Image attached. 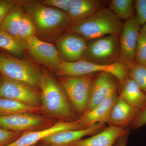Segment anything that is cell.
<instances>
[{
	"mask_svg": "<svg viewBox=\"0 0 146 146\" xmlns=\"http://www.w3.org/2000/svg\"><path fill=\"white\" fill-rule=\"evenodd\" d=\"M27 48V44L0 29V49L13 55L20 56L23 55Z\"/></svg>",
	"mask_w": 146,
	"mask_h": 146,
	"instance_id": "obj_23",
	"label": "cell"
},
{
	"mask_svg": "<svg viewBox=\"0 0 146 146\" xmlns=\"http://www.w3.org/2000/svg\"><path fill=\"white\" fill-rule=\"evenodd\" d=\"M141 28L135 16L125 22L119 35V61L128 65L135 61L136 45Z\"/></svg>",
	"mask_w": 146,
	"mask_h": 146,
	"instance_id": "obj_13",
	"label": "cell"
},
{
	"mask_svg": "<svg viewBox=\"0 0 146 146\" xmlns=\"http://www.w3.org/2000/svg\"><path fill=\"white\" fill-rule=\"evenodd\" d=\"M18 35L20 40L26 44L29 40L35 36V29L33 23L24 10L21 16Z\"/></svg>",
	"mask_w": 146,
	"mask_h": 146,
	"instance_id": "obj_26",
	"label": "cell"
},
{
	"mask_svg": "<svg viewBox=\"0 0 146 146\" xmlns=\"http://www.w3.org/2000/svg\"><path fill=\"white\" fill-rule=\"evenodd\" d=\"M42 73L28 61L0 53V74L3 77L19 82L36 90L39 89Z\"/></svg>",
	"mask_w": 146,
	"mask_h": 146,
	"instance_id": "obj_4",
	"label": "cell"
},
{
	"mask_svg": "<svg viewBox=\"0 0 146 146\" xmlns=\"http://www.w3.org/2000/svg\"><path fill=\"white\" fill-rule=\"evenodd\" d=\"M135 60L138 63L146 65V33L141 28L136 45Z\"/></svg>",
	"mask_w": 146,
	"mask_h": 146,
	"instance_id": "obj_27",
	"label": "cell"
},
{
	"mask_svg": "<svg viewBox=\"0 0 146 146\" xmlns=\"http://www.w3.org/2000/svg\"><path fill=\"white\" fill-rule=\"evenodd\" d=\"M141 29L146 33V24L145 25H144L142 27H141Z\"/></svg>",
	"mask_w": 146,
	"mask_h": 146,
	"instance_id": "obj_34",
	"label": "cell"
},
{
	"mask_svg": "<svg viewBox=\"0 0 146 146\" xmlns=\"http://www.w3.org/2000/svg\"><path fill=\"white\" fill-rule=\"evenodd\" d=\"M119 82L115 76L104 72L97 73L92 83L89 105L84 114L104 101L114 92H119Z\"/></svg>",
	"mask_w": 146,
	"mask_h": 146,
	"instance_id": "obj_11",
	"label": "cell"
},
{
	"mask_svg": "<svg viewBox=\"0 0 146 146\" xmlns=\"http://www.w3.org/2000/svg\"><path fill=\"white\" fill-rule=\"evenodd\" d=\"M127 65L128 76L132 79L146 94V65L135 60Z\"/></svg>",
	"mask_w": 146,
	"mask_h": 146,
	"instance_id": "obj_25",
	"label": "cell"
},
{
	"mask_svg": "<svg viewBox=\"0 0 146 146\" xmlns=\"http://www.w3.org/2000/svg\"><path fill=\"white\" fill-rule=\"evenodd\" d=\"M3 78V76H2L1 75V74H0V81H1V80Z\"/></svg>",
	"mask_w": 146,
	"mask_h": 146,
	"instance_id": "obj_35",
	"label": "cell"
},
{
	"mask_svg": "<svg viewBox=\"0 0 146 146\" xmlns=\"http://www.w3.org/2000/svg\"><path fill=\"white\" fill-rule=\"evenodd\" d=\"M89 40L74 33L64 32L58 37L56 48L62 60L76 62L83 59Z\"/></svg>",
	"mask_w": 146,
	"mask_h": 146,
	"instance_id": "obj_10",
	"label": "cell"
},
{
	"mask_svg": "<svg viewBox=\"0 0 146 146\" xmlns=\"http://www.w3.org/2000/svg\"><path fill=\"white\" fill-rule=\"evenodd\" d=\"M140 111L118 96L110 111L108 123L110 125L126 129L129 127Z\"/></svg>",
	"mask_w": 146,
	"mask_h": 146,
	"instance_id": "obj_17",
	"label": "cell"
},
{
	"mask_svg": "<svg viewBox=\"0 0 146 146\" xmlns=\"http://www.w3.org/2000/svg\"><path fill=\"white\" fill-rule=\"evenodd\" d=\"M18 3L13 0H0V27L11 9Z\"/></svg>",
	"mask_w": 146,
	"mask_h": 146,
	"instance_id": "obj_31",
	"label": "cell"
},
{
	"mask_svg": "<svg viewBox=\"0 0 146 146\" xmlns=\"http://www.w3.org/2000/svg\"><path fill=\"white\" fill-rule=\"evenodd\" d=\"M55 123L52 119L37 114H21L0 116V127L15 132H24L45 129Z\"/></svg>",
	"mask_w": 146,
	"mask_h": 146,
	"instance_id": "obj_8",
	"label": "cell"
},
{
	"mask_svg": "<svg viewBox=\"0 0 146 146\" xmlns=\"http://www.w3.org/2000/svg\"><path fill=\"white\" fill-rule=\"evenodd\" d=\"M145 125H146V107L140 111L129 128L132 129H137Z\"/></svg>",
	"mask_w": 146,
	"mask_h": 146,
	"instance_id": "obj_32",
	"label": "cell"
},
{
	"mask_svg": "<svg viewBox=\"0 0 146 146\" xmlns=\"http://www.w3.org/2000/svg\"><path fill=\"white\" fill-rule=\"evenodd\" d=\"M119 35L112 34L89 40L82 60L110 65L118 62L120 56Z\"/></svg>",
	"mask_w": 146,
	"mask_h": 146,
	"instance_id": "obj_7",
	"label": "cell"
},
{
	"mask_svg": "<svg viewBox=\"0 0 146 146\" xmlns=\"http://www.w3.org/2000/svg\"><path fill=\"white\" fill-rule=\"evenodd\" d=\"M105 1L100 0H72L68 15L71 23L89 18L107 7Z\"/></svg>",
	"mask_w": 146,
	"mask_h": 146,
	"instance_id": "obj_19",
	"label": "cell"
},
{
	"mask_svg": "<svg viewBox=\"0 0 146 146\" xmlns=\"http://www.w3.org/2000/svg\"><path fill=\"white\" fill-rule=\"evenodd\" d=\"M129 134V133L120 137L116 141L115 146H127Z\"/></svg>",
	"mask_w": 146,
	"mask_h": 146,
	"instance_id": "obj_33",
	"label": "cell"
},
{
	"mask_svg": "<svg viewBox=\"0 0 146 146\" xmlns=\"http://www.w3.org/2000/svg\"><path fill=\"white\" fill-rule=\"evenodd\" d=\"M72 0H44L39 1L40 4L60 9L68 13L70 8Z\"/></svg>",
	"mask_w": 146,
	"mask_h": 146,
	"instance_id": "obj_30",
	"label": "cell"
},
{
	"mask_svg": "<svg viewBox=\"0 0 146 146\" xmlns=\"http://www.w3.org/2000/svg\"><path fill=\"white\" fill-rule=\"evenodd\" d=\"M31 19L35 36L43 41H52L64 33L71 22L68 13L54 7L42 5L39 1H20Z\"/></svg>",
	"mask_w": 146,
	"mask_h": 146,
	"instance_id": "obj_1",
	"label": "cell"
},
{
	"mask_svg": "<svg viewBox=\"0 0 146 146\" xmlns=\"http://www.w3.org/2000/svg\"><path fill=\"white\" fill-rule=\"evenodd\" d=\"M23 133L7 130L0 127V146H6L11 143Z\"/></svg>",
	"mask_w": 146,
	"mask_h": 146,
	"instance_id": "obj_29",
	"label": "cell"
},
{
	"mask_svg": "<svg viewBox=\"0 0 146 146\" xmlns=\"http://www.w3.org/2000/svg\"><path fill=\"white\" fill-rule=\"evenodd\" d=\"M124 23L108 7L82 21L71 23L66 32L80 35L91 40L112 34L119 35Z\"/></svg>",
	"mask_w": 146,
	"mask_h": 146,
	"instance_id": "obj_3",
	"label": "cell"
},
{
	"mask_svg": "<svg viewBox=\"0 0 146 146\" xmlns=\"http://www.w3.org/2000/svg\"><path fill=\"white\" fill-rule=\"evenodd\" d=\"M0 98L14 100L33 106H41L40 95L36 90L19 82L3 77L0 81Z\"/></svg>",
	"mask_w": 146,
	"mask_h": 146,
	"instance_id": "obj_9",
	"label": "cell"
},
{
	"mask_svg": "<svg viewBox=\"0 0 146 146\" xmlns=\"http://www.w3.org/2000/svg\"><path fill=\"white\" fill-rule=\"evenodd\" d=\"M128 65L120 61L110 65H102L83 60L73 62L61 60L56 74L59 78L80 76L102 72L109 73L117 79L120 88L128 77Z\"/></svg>",
	"mask_w": 146,
	"mask_h": 146,
	"instance_id": "obj_5",
	"label": "cell"
},
{
	"mask_svg": "<svg viewBox=\"0 0 146 146\" xmlns=\"http://www.w3.org/2000/svg\"><path fill=\"white\" fill-rule=\"evenodd\" d=\"M23 10L20 1H18V3L11 9L0 27V29L19 40L18 28L21 15Z\"/></svg>",
	"mask_w": 146,
	"mask_h": 146,
	"instance_id": "obj_22",
	"label": "cell"
},
{
	"mask_svg": "<svg viewBox=\"0 0 146 146\" xmlns=\"http://www.w3.org/2000/svg\"><path fill=\"white\" fill-rule=\"evenodd\" d=\"M129 133L127 129L109 125L91 137L75 141L67 146H115L120 137Z\"/></svg>",
	"mask_w": 146,
	"mask_h": 146,
	"instance_id": "obj_16",
	"label": "cell"
},
{
	"mask_svg": "<svg viewBox=\"0 0 146 146\" xmlns=\"http://www.w3.org/2000/svg\"><path fill=\"white\" fill-rule=\"evenodd\" d=\"M38 146H47L45 145H44V144L42 143V144H41V145H38Z\"/></svg>",
	"mask_w": 146,
	"mask_h": 146,
	"instance_id": "obj_36",
	"label": "cell"
},
{
	"mask_svg": "<svg viewBox=\"0 0 146 146\" xmlns=\"http://www.w3.org/2000/svg\"><path fill=\"white\" fill-rule=\"evenodd\" d=\"M119 93L118 96L133 107L141 111L146 107V94L129 77L123 82Z\"/></svg>",
	"mask_w": 146,
	"mask_h": 146,
	"instance_id": "obj_20",
	"label": "cell"
},
{
	"mask_svg": "<svg viewBox=\"0 0 146 146\" xmlns=\"http://www.w3.org/2000/svg\"><path fill=\"white\" fill-rule=\"evenodd\" d=\"M42 112L41 106H33L14 100L0 98V116L21 114H40Z\"/></svg>",
	"mask_w": 146,
	"mask_h": 146,
	"instance_id": "obj_21",
	"label": "cell"
},
{
	"mask_svg": "<svg viewBox=\"0 0 146 146\" xmlns=\"http://www.w3.org/2000/svg\"><path fill=\"white\" fill-rule=\"evenodd\" d=\"M97 73L80 76L59 78V84L79 118L84 114L88 107L91 86Z\"/></svg>",
	"mask_w": 146,
	"mask_h": 146,
	"instance_id": "obj_6",
	"label": "cell"
},
{
	"mask_svg": "<svg viewBox=\"0 0 146 146\" xmlns=\"http://www.w3.org/2000/svg\"><path fill=\"white\" fill-rule=\"evenodd\" d=\"M118 93L114 92L104 101L79 118L77 121L82 127L86 129L98 123H108L110 111L117 99Z\"/></svg>",
	"mask_w": 146,
	"mask_h": 146,
	"instance_id": "obj_18",
	"label": "cell"
},
{
	"mask_svg": "<svg viewBox=\"0 0 146 146\" xmlns=\"http://www.w3.org/2000/svg\"><path fill=\"white\" fill-rule=\"evenodd\" d=\"M78 122L58 121L50 127L42 130L24 132L19 138L6 146H34L53 133L67 130L83 129Z\"/></svg>",
	"mask_w": 146,
	"mask_h": 146,
	"instance_id": "obj_14",
	"label": "cell"
},
{
	"mask_svg": "<svg viewBox=\"0 0 146 146\" xmlns=\"http://www.w3.org/2000/svg\"><path fill=\"white\" fill-rule=\"evenodd\" d=\"M134 3L133 0H112L108 8L121 20L127 21L135 16Z\"/></svg>",
	"mask_w": 146,
	"mask_h": 146,
	"instance_id": "obj_24",
	"label": "cell"
},
{
	"mask_svg": "<svg viewBox=\"0 0 146 146\" xmlns=\"http://www.w3.org/2000/svg\"><path fill=\"white\" fill-rule=\"evenodd\" d=\"M134 5L135 18L142 27L146 24V0L134 1Z\"/></svg>",
	"mask_w": 146,
	"mask_h": 146,
	"instance_id": "obj_28",
	"label": "cell"
},
{
	"mask_svg": "<svg viewBox=\"0 0 146 146\" xmlns=\"http://www.w3.org/2000/svg\"><path fill=\"white\" fill-rule=\"evenodd\" d=\"M105 127L106 123H98L86 129L62 131L47 136L41 142L47 146H67L84 136L95 135Z\"/></svg>",
	"mask_w": 146,
	"mask_h": 146,
	"instance_id": "obj_15",
	"label": "cell"
},
{
	"mask_svg": "<svg viewBox=\"0 0 146 146\" xmlns=\"http://www.w3.org/2000/svg\"><path fill=\"white\" fill-rule=\"evenodd\" d=\"M27 49L35 60L56 72L61 59L57 48L53 45L35 36L27 42Z\"/></svg>",
	"mask_w": 146,
	"mask_h": 146,
	"instance_id": "obj_12",
	"label": "cell"
},
{
	"mask_svg": "<svg viewBox=\"0 0 146 146\" xmlns=\"http://www.w3.org/2000/svg\"><path fill=\"white\" fill-rule=\"evenodd\" d=\"M43 112L51 119L74 121L79 117L63 88L50 74L43 71L39 85Z\"/></svg>",
	"mask_w": 146,
	"mask_h": 146,
	"instance_id": "obj_2",
	"label": "cell"
}]
</instances>
